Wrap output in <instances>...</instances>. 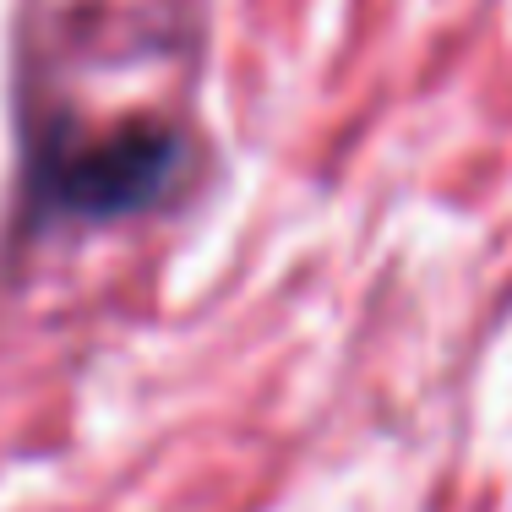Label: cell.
<instances>
[{
  "mask_svg": "<svg viewBox=\"0 0 512 512\" xmlns=\"http://www.w3.org/2000/svg\"><path fill=\"white\" fill-rule=\"evenodd\" d=\"M180 164V137L164 126H120L109 137L60 158L50 175V202L71 218H126L164 197Z\"/></svg>",
  "mask_w": 512,
  "mask_h": 512,
  "instance_id": "cell-1",
  "label": "cell"
}]
</instances>
